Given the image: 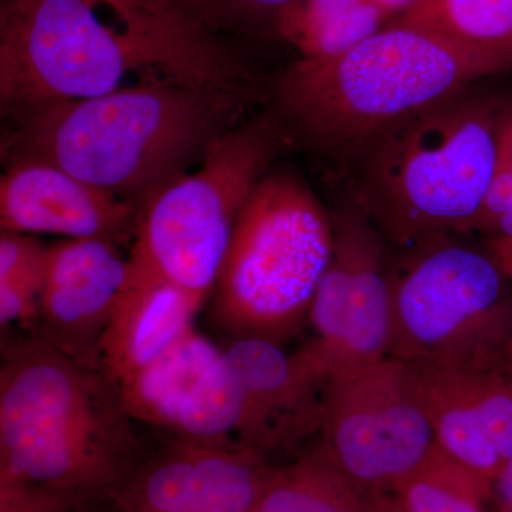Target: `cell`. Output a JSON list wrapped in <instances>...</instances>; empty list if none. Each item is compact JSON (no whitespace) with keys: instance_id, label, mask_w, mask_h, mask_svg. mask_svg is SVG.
<instances>
[{"instance_id":"obj_1","label":"cell","mask_w":512,"mask_h":512,"mask_svg":"<svg viewBox=\"0 0 512 512\" xmlns=\"http://www.w3.org/2000/svg\"><path fill=\"white\" fill-rule=\"evenodd\" d=\"M259 99L215 87L144 77L89 99L9 114L6 165L36 160L138 208L200 165L215 141L249 119Z\"/></svg>"},{"instance_id":"obj_2","label":"cell","mask_w":512,"mask_h":512,"mask_svg":"<svg viewBox=\"0 0 512 512\" xmlns=\"http://www.w3.org/2000/svg\"><path fill=\"white\" fill-rule=\"evenodd\" d=\"M484 77L430 30L392 22L342 55L296 59L276 83L271 111L286 140L352 170L394 124Z\"/></svg>"},{"instance_id":"obj_3","label":"cell","mask_w":512,"mask_h":512,"mask_svg":"<svg viewBox=\"0 0 512 512\" xmlns=\"http://www.w3.org/2000/svg\"><path fill=\"white\" fill-rule=\"evenodd\" d=\"M471 86L394 124L353 165L352 200L384 241L409 248L473 231L508 113Z\"/></svg>"},{"instance_id":"obj_4","label":"cell","mask_w":512,"mask_h":512,"mask_svg":"<svg viewBox=\"0 0 512 512\" xmlns=\"http://www.w3.org/2000/svg\"><path fill=\"white\" fill-rule=\"evenodd\" d=\"M0 478L76 498L114 490L127 470L109 400L86 366L47 339L5 350Z\"/></svg>"},{"instance_id":"obj_5","label":"cell","mask_w":512,"mask_h":512,"mask_svg":"<svg viewBox=\"0 0 512 512\" xmlns=\"http://www.w3.org/2000/svg\"><path fill=\"white\" fill-rule=\"evenodd\" d=\"M335 244L333 217L305 181L269 171L239 215L214 286L218 325L278 340L309 318Z\"/></svg>"},{"instance_id":"obj_6","label":"cell","mask_w":512,"mask_h":512,"mask_svg":"<svg viewBox=\"0 0 512 512\" xmlns=\"http://www.w3.org/2000/svg\"><path fill=\"white\" fill-rule=\"evenodd\" d=\"M286 141L271 110L249 117L215 141L197 170L148 198L138 211L130 278L168 282L205 302L239 215Z\"/></svg>"},{"instance_id":"obj_7","label":"cell","mask_w":512,"mask_h":512,"mask_svg":"<svg viewBox=\"0 0 512 512\" xmlns=\"http://www.w3.org/2000/svg\"><path fill=\"white\" fill-rule=\"evenodd\" d=\"M451 237L403 248L389 265L390 356L412 366L498 369L510 333L508 278L488 252Z\"/></svg>"},{"instance_id":"obj_8","label":"cell","mask_w":512,"mask_h":512,"mask_svg":"<svg viewBox=\"0 0 512 512\" xmlns=\"http://www.w3.org/2000/svg\"><path fill=\"white\" fill-rule=\"evenodd\" d=\"M101 10L94 0H3V116L114 92L131 76L171 79L146 46L116 20L101 18Z\"/></svg>"},{"instance_id":"obj_9","label":"cell","mask_w":512,"mask_h":512,"mask_svg":"<svg viewBox=\"0 0 512 512\" xmlns=\"http://www.w3.org/2000/svg\"><path fill=\"white\" fill-rule=\"evenodd\" d=\"M325 444L362 490H393L436 446L413 367L389 356L330 380Z\"/></svg>"},{"instance_id":"obj_10","label":"cell","mask_w":512,"mask_h":512,"mask_svg":"<svg viewBox=\"0 0 512 512\" xmlns=\"http://www.w3.org/2000/svg\"><path fill=\"white\" fill-rule=\"evenodd\" d=\"M332 217L333 254L308 318L315 338L303 346L328 383L386 359L392 342L386 241L353 200Z\"/></svg>"},{"instance_id":"obj_11","label":"cell","mask_w":512,"mask_h":512,"mask_svg":"<svg viewBox=\"0 0 512 512\" xmlns=\"http://www.w3.org/2000/svg\"><path fill=\"white\" fill-rule=\"evenodd\" d=\"M114 392L126 416L177 440L247 448V412L227 352L195 330Z\"/></svg>"},{"instance_id":"obj_12","label":"cell","mask_w":512,"mask_h":512,"mask_svg":"<svg viewBox=\"0 0 512 512\" xmlns=\"http://www.w3.org/2000/svg\"><path fill=\"white\" fill-rule=\"evenodd\" d=\"M275 470L249 448L177 440L121 478L116 512H252Z\"/></svg>"},{"instance_id":"obj_13","label":"cell","mask_w":512,"mask_h":512,"mask_svg":"<svg viewBox=\"0 0 512 512\" xmlns=\"http://www.w3.org/2000/svg\"><path fill=\"white\" fill-rule=\"evenodd\" d=\"M412 367L437 446L494 483L512 457L510 377L498 369Z\"/></svg>"},{"instance_id":"obj_14","label":"cell","mask_w":512,"mask_h":512,"mask_svg":"<svg viewBox=\"0 0 512 512\" xmlns=\"http://www.w3.org/2000/svg\"><path fill=\"white\" fill-rule=\"evenodd\" d=\"M138 211L137 205L46 161L6 165L0 178L2 231L117 244L134 237Z\"/></svg>"},{"instance_id":"obj_15","label":"cell","mask_w":512,"mask_h":512,"mask_svg":"<svg viewBox=\"0 0 512 512\" xmlns=\"http://www.w3.org/2000/svg\"><path fill=\"white\" fill-rule=\"evenodd\" d=\"M225 352L247 412L245 447L265 456L322 427L328 380L305 350L288 355L272 340L239 338Z\"/></svg>"},{"instance_id":"obj_16","label":"cell","mask_w":512,"mask_h":512,"mask_svg":"<svg viewBox=\"0 0 512 512\" xmlns=\"http://www.w3.org/2000/svg\"><path fill=\"white\" fill-rule=\"evenodd\" d=\"M130 266L104 239H64L47 247L39 296L45 339L74 359L97 345L126 289Z\"/></svg>"},{"instance_id":"obj_17","label":"cell","mask_w":512,"mask_h":512,"mask_svg":"<svg viewBox=\"0 0 512 512\" xmlns=\"http://www.w3.org/2000/svg\"><path fill=\"white\" fill-rule=\"evenodd\" d=\"M150 50L171 79L247 93L258 80L188 0H94Z\"/></svg>"},{"instance_id":"obj_18","label":"cell","mask_w":512,"mask_h":512,"mask_svg":"<svg viewBox=\"0 0 512 512\" xmlns=\"http://www.w3.org/2000/svg\"><path fill=\"white\" fill-rule=\"evenodd\" d=\"M202 305L200 298L168 282L128 276L96 350L111 386L136 376L192 332Z\"/></svg>"},{"instance_id":"obj_19","label":"cell","mask_w":512,"mask_h":512,"mask_svg":"<svg viewBox=\"0 0 512 512\" xmlns=\"http://www.w3.org/2000/svg\"><path fill=\"white\" fill-rule=\"evenodd\" d=\"M399 22L430 30L487 76L512 69V0H426Z\"/></svg>"},{"instance_id":"obj_20","label":"cell","mask_w":512,"mask_h":512,"mask_svg":"<svg viewBox=\"0 0 512 512\" xmlns=\"http://www.w3.org/2000/svg\"><path fill=\"white\" fill-rule=\"evenodd\" d=\"M389 25L366 0H293L276 22L275 39L301 60L342 55Z\"/></svg>"},{"instance_id":"obj_21","label":"cell","mask_w":512,"mask_h":512,"mask_svg":"<svg viewBox=\"0 0 512 512\" xmlns=\"http://www.w3.org/2000/svg\"><path fill=\"white\" fill-rule=\"evenodd\" d=\"M252 512H363V493L323 443L276 468Z\"/></svg>"},{"instance_id":"obj_22","label":"cell","mask_w":512,"mask_h":512,"mask_svg":"<svg viewBox=\"0 0 512 512\" xmlns=\"http://www.w3.org/2000/svg\"><path fill=\"white\" fill-rule=\"evenodd\" d=\"M394 493L403 512H485L493 483L434 446Z\"/></svg>"},{"instance_id":"obj_23","label":"cell","mask_w":512,"mask_h":512,"mask_svg":"<svg viewBox=\"0 0 512 512\" xmlns=\"http://www.w3.org/2000/svg\"><path fill=\"white\" fill-rule=\"evenodd\" d=\"M212 30L244 36L275 37L276 22L293 0H188Z\"/></svg>"},{"instance_id":"obj_24","label":"cell","mask_w":512,"mask_h":512,"mask_svg":"<svg viewBox=\"0 0 512 512\" xmlns=\"http://www.w3.org/2000/svg\"><path fill=\"white\" fill-rule=\"evenodd\" d=\"M47 247L29 234L2 231L0 281L25 282L42 291Z\"/></svg>"},{"instance_id":"obj_25","label":"cell","mask_w":512,"mask_h":512,"mask_svg":"<svg viewBox=\"0 0 512 512\" xmlns=\"http://www.w3.org/2000/svg\"><path fill=\"white\" fill-rule=\"evenodd\" d=\"M73 501L56 491L0 478V512H67Z\"/></svg>"},{"instance_id":"obj_26","label":"cell","mask_w":512,"mask_h":512,"mask_svg":"<svg viewBox=\"0 0 512 512\" xmlns=\"http://www.w3.org/2000/svg\"><path fill=\"white\" fill-rule=\"evenodd\" d=\"M40 292L20 281H0V322L30 325L39 318Z\"/></svg>"},{"instance_id":"obj_27","label":"cell","mask_w":512,"mask_h":512,"mask_svg":"<svg viewBox=\"0 0 512 512\" xmlns=\"http://www.w3.org/2000/svg\"><path fill=\"white\" fill-rule=\"evenodd\" d=\"M366 2L379 10L387 22L392 23L409 18L426 0H366Z\"/></svg>"},{"instance_id":"obj_28","label":"cell","mask_w":512,"mask_h":512,"mask_svg":"<svg viewBox=\"0 0 512 512\" xmlns=\"http://www.w3.org/2000/svg\"><path fill=\"white\" fill-rule=\"evenodd\" d=\"M493 512H512V457L501 468L493 483Z\"/></svg>"},{"instance_id":"obj_29","label":"cell","mask_w":512,"mask_h":512,"mask_svg":"<svg viewBox=\"0 0 512 512\" xmlns=\"http://www.w3.org/2000/svg\"><path fill=\"white\" fill-rule=\"evenodd\" d=\"M487 252L497 262L505 276L512 281V237L491 238L488 241Z\"/></svg>"},{"instance_id":"obj_30","label":"cell","mask_w":512,"mask_h":512,"mask_svg":"<svg viewBox=\"0 0 512 512\" xmlns=\"http://www.w3.org/2000/svg\"><path fill=\"white\" fill-rule=\"evenodd\" d=\"M498 167L512 170V113L505 117L498 143Z\"/></svg>"},{"instance_id":"obj_31","label":"cell","mask_w":512,"mask_h":512,"mask_svg":"<svg viewBox=\"0 0 512 512\" xmlns=\"http://www.w3.org/2000/svg\"><path fill=\"white\" fill-rule=\"evenodd\" d=\"M491 238L512 237V212L501 218L490 232Z\"/></svg>"},{"instance_id":"obj_32","label":"cell","mask_w":512,"mask_h":512,"mask_svg":"<svg viewBox=\"0 0 512 512\" xmlns=\"http://www.w3.org/2000/svg\"><path fill=\"white\" fill-rule=\"evenodd\" d=\"M382 512H403L402 508L397 507V505H394V507L386 508V510H383Z\"/></svg>"},{"instance_id":"obj_33","label":"cell","mask_w":512,"mask_h":512,"mask_svg":"<svg viewBox=\"0 0 512 512\" xmlns=\"http://www.w3.org/2000/svg\"><path fill=\"white\" fill-rule=\"evenodd\" d=\"M511 383H512V377H510Z\"/></svg>"}]
</instances>
